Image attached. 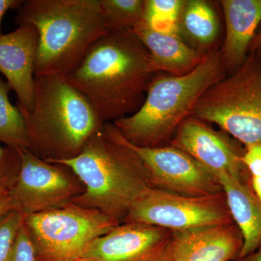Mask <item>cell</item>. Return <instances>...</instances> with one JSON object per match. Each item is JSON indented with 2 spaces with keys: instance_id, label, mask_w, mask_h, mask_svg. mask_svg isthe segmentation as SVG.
Returning <instances> with one entry per match:
<instances>
[{
  "instance_id": "1",
  "label": "cell",
  "mask_w": 261,
  "mask_h": 261,
  "mask_svg": "<svg viewBox=\"0 0 261 261\" xmlns=\"http://www.w3.org/2000/svg\"><path fill=\"white\" fill-rule=\"evenodd\" d=\"M156 73L148 51L133 33L108 31L65 79L107 123L141 107Z\"/></svg>"
},
{
  "instance_id": "2",
  "label": "cell",
  "mask_w": 261,
  "mask_h": 261,
  "mask_svg": "<svg viewBox=\"0 0 261 261\" xmlns=\"http://www.w3.org/2000/svg\"><path fill=\"white\" fill-rule=\"evenodd\" d=\"M49 163L68 166L83 183L84 193L71 203L100 211L120 224L154 189L143 163L122 142L113 123H105L76 157Z\"/></svg>"
},
{
  "instance_id": "3",
  "label": "cell",
  "mask_w": 261,
  "mask_h": 261,
  "mask_svg": "<svg viewBox=\"0 0 261 261\" xmlns=\"http://www.w3.org/2000/svg\"><path fill=\"white\" fill-rule=\"evenodd\" d=\"M226 71L221 49L214 48L190 73L154 75L141 107L113 123L133 145L149 148L167 145L182 122L192 116L202 96Z\"/></svg>"
},
{
  "instance_id": "4",
  "label": "cell",
  "mask_w": 261,
  "mask_h": 261,
  "mask_svg": "<svg viewBox=\"0 0 261 261\" xmlns=\"http://www.w3.org/2000/svg\"><path fill=\"white\" fill-rule=\"evenodd\" d=\"M17 106L25 121L31 152L48 162L76 157L105 124L65 75L35 77L32 109Z\"/></svg>"
},
{
  "instance_id": "5",
  "label": "cell",
  "mask_w": 261,
  "mask_h": 261,
  "mask_svg": "<svg viewBox=\"0 0 261 261\" xmlns=\"http://www.w3.org/2000/svg\"><path fill=\"white\" fill-rule=\"evenodd\" d=\"M15 22L39 34L34 75H66L108 32L99 0H28Z\"/></svg>"
},
{
  "instance_id": "6",
  "label": "cell",
  "mask_w": 261,
  "mask_h": 261,
  "mask_svg": "<svg viewBox=\"0 0 261 261\" xmlns=\"http://www.w3.org/2000/svg\"><path fill=\"white\" fill-rule=\"evenodd\" d=\"M192 116L215 123L245 147L261 144V56L257 51L211 87Z\"/></svg>"
},
{
  "instance_id": "7",
  "label": "cell",
  "mask_w": 261,
  "mask_h": 261,
  "mask_svg": "<svg viewBox=\"0 0 261 261\" xmlns=\"http://www.w3.org/2000/svg\"><path fill=\"white\" fill-rule=\"evenodd\" d=\"M118 224L100 211L73 203L29 215L24 221L37 261L80 258L89 244Z\"/></svg>"
},
{
  "instance_id": "8",
  "label": "cell",
  "mask_w": 261,
  "mask_h": 261,
  "mask_svg": "<svg viewBox=\"0 0 261 261\" xmlns=\"http://www.w3.org/2000/svg\"><path fill=\"white\" fill-rule=\"evenodd\" d=\"M142 223L183 231L233 222L224 192L190 197L152 189L130 211L123 223Z\"/></svg>"
},
{
  "instance_id": "9",
  "label": "cell",
  "mask_w": 261,
  "mask_h": 261,
  "mask_svg": "<svg viewBox=\"0 0 261 261\" xmlns=\"http://www.w3.org/2000/svg\"><path fill=\"white\" fill-rule=\"evenodd\" d=\"M20 153V173L9 192L13 210L39 214L71 203L84 193L83 183L68 166L47 162L30 150Z\"/></svg>"
},
{
  "instance_id": "10",
  "label": "cell",
  "mask_w": 261,
  "mask_h": 261,
  "mask_svg": "<svg viewBox=\"0 0 261 261\" xmlns=\"http://www.w3.org/2000/svg\"><path fill=\"white\" fill-rule=\"evenodd\" d=\"M117 130L122 142L140 157L154 189L190 197L223 192L217 176L181 149L170 145L152 148L139 147Z\"/></svg>"
},
{
  "instance_id": "11",
  "label": "cell",
  "mask_w": 261,
  "mask_h": 261,
  "mask_svg": "<svg viewBox=\"0 0 261 261\" xmlns=\"http://www.w3.org/2000/svg\"><path fill=\"white\" fill-rule=\"evenodd\" d=\"M167 145L181 149L215 175L226 173L245 184L250 175L242 161L245 149L224 132L190 116L182 122Z\"/></svg>"
},
{
  "instance_id": "12",
  "label": "cell",
  "mask_w": 261,
  "mask_h": 261,
  "mask_svg": "<svg viewBox=\"0 0 261 261\" xmlns=\"http://www.w3.org/2000/svg\"><path fill=\"white\" fill-rule=\"evenodd\" d=\"M173 231L142 223H123L89 244L87 261H171Z\"/></svg>"
},
{
  "instance_id": "13",
  "label": "cell",
  "mask_w": 261,
  "mask_h": 261,
  "mask_svg": "<svg viewBox=\"0 0 261 261\" xmlns=\"http://www.w3.org/2000/svg\"><path fill=\"white\" fill-rule=\"evenodd\" d=\"M38 44L39 34L32 25L0 34V73L16 94L18 105L28 110L34 102Z\"/></svg>"
},
{
  "instance_id": "14",
  "label": "cell",
  "mask_w": 261,
  "mask_h": 261,
  "mask_svg": "<svg viewBox=\"0 0 261 261\" xmlns=\"http://www.w3.org/2000/svg\"><path fill=\"white\" fill-rule=\"evenodd\" d=\"M243 246L235 223L173 232L171 261H232Z\"/></svg>"
},
{
  "instance_id": "15",
  "label": "cell",
  "mask_w": 261,
  "mask_h": 261,
  "mask_svg": "<svg viewBox=\"0 0 261 261\" xmlns=\"http://www.w3.org/2000/svg\"><path fill=\"white\" fill-rule=\"evenodd\" d=\"M226 35L221 49L227 71L234 72L247 53L261 24V0H222Z\"/></svg>"
},
{
  "instance_id": "16",
  "label": "cell",
  "mask_w": 261,
  "mask_h": 261,
  "mask_svg": "<svg viewBox=\"0 0 261 261\" xmlns=\"http://www.w3.org/2000/svg\"><path fill=\"white\" fill-rule=\"evenodd\" d=\"M132 32L148 51L157 73L181 75L198 66L205 54L194 49L178 32H160L142 20Z\"/></svg>"
},
{
  "instance_id": "17",
  "label": "cell",
  "mask_w": 261,
  "mask_h": 261,
  "mask_svg": "<svg viewBox=\"0 0 261 261\" xmlns=\"http://www.w3.org/2000/svg\"><path fill=\"white\" fill-rule=\"evenodd\" d=\"M226 196L233 222L240 228L243 246L239 257H245L261 248V205L251 185L238 181L226 174L216 175Z\"/></svg>"
},
{
  "instance_id": "18",
  "label": "cell",
  "mask_w": 261,
  "mask_h": 261,
  "mask_svg": "<svg viewBox=\"0 0 261 261\" xmlns=\"http://www.w3.org/2000/svg\"><path fill=\"white\" fill-rule=\"evenodd\" d=\"M177 29L188 45L205 54L214 49L219 34V18L208 2L185 0L178 16Z\"/></svg>"
},
{
  "instance_id": "19",
  "label": "cell",
  "mask_w": 261,
  "mask_h": 261,
  "mask_svg": "<svg viewBox=\"0 0 261 261\" xmlns=\"http://www.w3.org/2000/svg\"><path fill=\"white\" fill-rule=\"evenodd\" d=\"M10 84L0 76V143L16 150H30V141L23 115L10 102Z\"/></svg>"
},
{
  "instance_id": "20",
  "label": "cell",
  "mask_w": 261,
  "mask_h": 261,
  "mask_svg": "<svg viewBox=\"0 0 261 261\" xmlns=\"http://www.w3.org/2000/svg\"><path fill=\"white\" fill-rule=\"evenodd\" d=\"M108 31H129L145 18L146 0H99Z\"/></svg>"
},
{
  "instance_id": "21",
  "label": "cell",
  "mask_w": 261,
  "mask_h": 261,
  "mask_svg": "<svg viewBox=\"0 0 261 261\" xmlns=\"http://www.w3.org/2000/svg\"><path fill=\"white\" fill-rule=\"evenodd\" d=\"M185 0H146L144 20L160 32L177 31V19Z\"/></svg>"
},
{
  "instance_id": "22",
  "label": "cell",
  "mask_w": 261,
  "mask_h": 261,
  "mask_svg": "<svg viewBox=\"0 0 261 261\" xmlns=\"http://www.w3.org/2000/svg\"><path fill=\"white\" fill-rule=\"evenodd\" d=\"M25 215L11 210L0 217V261H8Z\"/></svg>"
},
{
  "instance_id": "23",
  "label": "cell",
  "mask_w": 261,
  "mask_h": 261,
  "mask_svg": "<svg viewBox=\"0 0 261 261\" xmlns=\"http://www.w3.org/2000/svg\"><path fill=\"white\" fill-rule=\"evenodd\" d=\"M20 166V152L0 143V193L10 192L18 177Z\"/></svg>"
},
{
  "instance_id": "24",
  "label": "cell",
  "mask_w": 261,
  "mask_h": 261,
  "mask_svg": "<svg viewBox=\"0 0 261 261\" xmlns=\"http://www.w3.org/2000/svg\"><path fill=\"white\" fill-rule=\"evenodd\" d=\"M8 261H37L34 245L24 224L15 239Z\"/></svg>"
},
{
  "instance_id": "25",
  "label": "cell",
  "mask_w": 261,
  "mask_h": 261,
  "mask_svg": "<svg viewBox=\"0 0 261 261\" xmlns=\"http://www.w3.org/2000/svg\"><path fill=\"white\" fill-rule=\"evenodd\" d=\"M242 161L250 173V177L261 176V144L245 147Z\"/></svg>"
},
{
  "instance_id": "26",
  "label": "cell",
  "mask_w": 261,
  "mask_h": 261,
  "mask_svg": "<svg viewBox=\"0 0 261 261\" xmlns=\"http://www.w3.org/2000/svg\"><path fill=\"white\" fill-rule=\"evenodd\" d=\"M24 1L22 0H0V34L2 32V22L7 12L11 9L18 10Z\"/></svg>"
},
{
  "instance_id": "27",
  "label": "cell",
  "mask_w": 261,
  "mask_h": 261,
  "mask_svg": "<svg viewBox=\"0 0 261 261\" xmlns=\"http://www.w3.org/2000/svg\"><path fill=\"white\" fill-rule=\"evenodd\" d=\"M13 210L9 195V192L0 193V217L8 211Z\"/></svg>"
},
{
  "instance_id": "28",
  "label": "cell",
  "mask_w": 261,
  "mask_h": 261,
  "mask_svg": "<svg viewBox=\"0 0 261 261\" xmlns=\"http://www.w3.org/2000/svg\"><path fill=\"white\" fill-rule=\"evenodd\" d=\"M252 191L260 202L261 205V176H255L250 178Z\"/></svg>"
},
{
  "instance_id": "29",
  "label": "cell",
  "mask_w": 261,
  "mask_h": 261,
  "mask_svg": "<svg viewBox=\"0 0 261 261\" xmlns=\"http://www.w3.org/2000/svg\"><path fill=\"white\" fill-rule=\"evenodd\" d=\"M232 261H261V248L246 256L238 257Z\"/></svg>"
},
{
  "instance_id": "30",
  "label": "cell",
  "mask_w": 261,
  "mask_h": 261,
  "mask_svg": "<svg viewBox=\"0 0 261 261\" xmlns=\"http://www.w3.org/2000/svg\"><path fill=\"white\" fill-rule=\"evenodd\" d=\"M261 44V24L257 29L256 34H255V37H254L253 40L250 44V50L251 53L256 51L258 47H260Z\"/></svg>"
},
{
  "instance_id": "31",
  "label": "cell",
  "mask_w": 261,
  "mask_h": 261,
  "mask_svg": "<svg viewBox=\"0 0 261 261\" xmlns=\"http://www.w3.org/2000/svg\"><path fill=\"white\" fill-rule=\"evenodd\" d=\"M68 261H87V260H84V259L81 258V257H80V258L76 259V260H68Z\"/></svg>"
},
{
  "instance_id": "32",
  "label": "cell",
  "mask_w": 261,
  "mask_h": 261,
  "mask_svg": "<svg viewBox=\"0 0 261 261\" xmlns=\"http://www.w3.org/2000/svg\"><path fill=\"white\" fill-rule=\"evenodd\" d=\"M258 49H260V53H261V44H260V47H259L258 49H257V50H258Z\"/></svg>"
}]
</instances>
